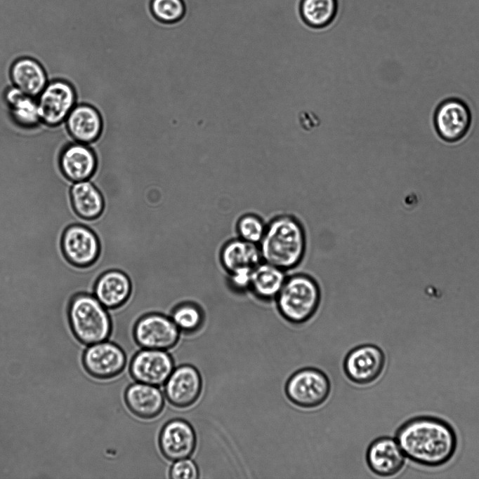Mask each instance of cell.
<instances>
[{"label":"cell","mask_w":479,"mask_h":479,"mask_svg":"<svg viewBox=\"0 0 479 479\" xmlns=\"http://www.w3.org/2000/svg\"><path fill=\"white\" fill-rule=\"evenodd\" d=\"M396 440L405 457L426 467H438L454 457L457 437L446 421L430 416L409 419L397 430Z\"/></svg>","instance_id":"1"},{"label":"cell","mask_w":479,"mask_h":479,"mask_svg":"<svg viewBox=\"0 0 479 479\" xmlns=\"http://www.w3.org/2000/svg\"><path fill=\"white\" fill-rule=\"evenodd\" d=\"M262 261L285 271L297 267L306 252L304 227L295 216L280 214L266 223L263 236L258 245Z\"/></svg>","instance_id":"2"},{"label":"cell","mask_w":479,"mask_h":479,"mask_svg":"<svg viewBox=\"0 0 479 479\" xmlns=\"http://www.w3.org/2000/svg\"><path fill=\"white\" fill-rule=\"evenodd\" d=\"M322 298L317 281L310 275L296 273L287 276L275 299L280 316L293 325H302L316 313Z\"/></svg>","instance_id":"3"},{"label":"cell","mask_w":479,"mask_h":479,"mask_svg":"<svg viewBox=\"0 0 479 479\" xmlns=\"http://www.w3.org/2000/svg\"><path fill=\"white\" fill-rule=\"evenodd\" d=\"M69 318L72 332L81 344L105 341L112 332L108 310L91 294H79L72 299Z\"/></svg>","instance_id":"4"},{"label":"cell","mask_w":479,"mask_h":479,"mask_svg":"<svg viewBox=\"0 0 479 479\" xmlns=\"http://www.w3.org/2000/svg\"><path fill=\"white\" fill-rule=\"evenodd\" d=\"M285 394L297 407L313 409L322 405L329 396L331 383L328 376L315 367H303L287 379Z\"/></svg>","instance_id":"5"},{"label":"cell","mask_w":479,"mask_h":479,"mask_svg":"<svg viewBox=\"0 0 479 479\" xmlns=\"http://www.w3.org/2000/svg\"><path fill=\"white\" fill-rule=\"evenodd\" d=\"M133 335L143 349L166 351L177 344L181 332L169 316L152 312L136 321Z\"/></svg>","instance_id":"6"},{"label":"cell","mask_w":479,"mask_h":479,"mask_svg":"<svg viewBox=\"0 0 479 479\" xmlns=\"http://www.w3.org/2000/svg\"><path fill=\"white\" fill-rule=\"evenodd\" d=\"M472 123L468 104L458 97L442 100L433 114V124L438 135L445 142L454 143L464 139Z\"/></svg>","instance_id":"7"},{"label":"cell","mask_w":479,"mask_h":479,"mask_svg":"<svg viewBox=\"0 0 479 479\" xmlns=\"http://www.w3.org/2000/svg\"><path fill=\"white\" fill-rule=\"evenodd\" d=\"M386 365L383 350L374 344H362L351 349L343 360L346 376L353 383L367 385L375 382Z\"/></svg>","instance_id":"8"},{"label":"cell","mask_w":479,"mask_h":479,"mask_svg":"<svg viewBox=\"0 0 479 479\" xmlns=\"http://www.w3.org/2000/svg\"><path fill=\"white\" fill-rule=\"evenodd\" d=\"M37 97L41 122L50 126L63 122L75 106L74 89L63 80L47 83Z\"/></svg>","instance_id":"9"},{"label":"cell","mask_w":479,"mask_h":479,"mask_svg":"<svg viewBox=\"0 0 479 479\" xmlns=\"http://www.w3.org/2000/svg\"><path fill=\"white\" fill-rule=\"evenodd\" d=\"M126 363V357L123 349L110 342L91 344L83 356L85 370L98 379H110L119 375Z\"/></svg>","instance_id":"10"},{"label":"cell","mask_w":479,"mask_h":479,"mask_svg":"<svg viewBox=\"0 0 479 479\" xmlns=\"http://www.w3.org/2000/svg\"><path fill=\"white\" fill-rule=\"evenodd\" d=\"M174 369L171 356L163 350L143 349L132 358L129 371L136 382L161 386Z\"/></svg>","instance_id":"11"},{"label":"cell","mask_w":479,"mask_h":479,"mask_svg":"<svg viewBox=\"0 0 479 479\" xmlns=\"http://www.w3.org/2000/svg\"><path fill=\"white\" fill-rule=\"evenodd\" d=\"M202 380L199 371L191 365L173 369L164 384V395L169 403L178 408L192 405L199 398Z\"/></svg>","instance_id":"12"},{"label":"cell","mask_w":479,"mask_h":479,"mask_svg":"<svg viewBox=\"0 0 479 479\" xmlns=\"http://www.w3.org/2000/svg\"><path fill=\"white\" fill-rule=\"evenodd\" d=\"M195 432L189 422L173 419L162 427L159 436V447L162 455L169 461L190 457L196 447Z\"/></svg>","instance_id":"13"},{"label":"cell","mask_w":479,"mask_h":479,"mask_svg":"<svg viewBox=\"0 0 479 479\" xmlns=\"http://www.w3.org/2000/svg\"><path fill=\"white\" fill-rule=\"evenodd\" d=\"M62 248L71 263L86 267L98 258L100 243L91 229L81 224H73L68 227L63 234Z\"/></svg>","instance_id":"14"},{"label":"cell","mask_w":479,"mask_h":479,"mask_svg":"<svg viewBox=\"0 0 479 479\" xmlns=\"http://www.w3.org/2000/svg\"><path fill=\"white\" fill-rule=\"evenodd\" d=\"M366 461L374 474L390 477L402 471L405 464V455L396 439L381 436L369 444L366 452Z\"/></svg>","instance_id":"15"},{"label":"cell","mask_w":479,"mask_h":479,"mask_svg":"<svg viewBox=\"0 0 479 479\" xmlns=\"http://www.w3.org/2000/svg\"><path fill=\"white\" fill-rule=\"evenodd\" d=\"M61 173L70 181L77 182L90 180L95 174L97 159L85 144L75 142L65 147L59 159Z\"/></svg>","instance_id":"16"},{"label":"cell","mask_w":479,"mask_h":479,"mask_svg":"<svg viewBox=\"0 0 479 479\" xmlns=\"http://www.w3.org/2000/svg\"><path fill=\"white\" fill-rule=\"evenodd\" d=\"M124 400L131 412L143 419L157 417L164 405V395L156 386L138 382L126 389Z\"/></svg>","instance_id":"17"},{"label":"cell","mask_w":479,"mask_h":479,"mask_svg":"<svg viewBox=\"0 0 479 479\" xmlns=\"http://www.w3.org/2000/svg\"><path fill=\"white\" fill-rule=\"evenodd\" d=\"M129 276L119 269H110L102 274L96 282L93 295L107 309L123 305L131 292Z\"/></svg>","instance_id":"18"},{"label":"cell","mask_w":479,"mask_h":479,"mask_svg":"<svg viewBox=\"0 0 479 479\" xmlns=\"http://www.w3.org/2000/svg\"><path fill=\"white\" fill-rule=\"evenodd\" d=\"M65 121L68 133L77 142L85 144L93 142L101 134L103 121L100 114L89 104L74 106Z\"/></svg>","instance_id":"19"},{"label":"cell","mask_w":479,"mask_h":479,"mask_svg":"<svg viewBox=\"0 0 479 479\" xmlns=\"http://www.w3.org/2000/svg\"><path fill=\"white\" fill-rule=\"evenodd\" d=\"M286 272L261 261L252 270L249 291L261 301H275L287 276Z\"/></svg>","instance_id":"20"},{"label":"cell","mask_w":479,"mask_h":479,"mask_svg":"<svg viewBox=\"0 0 479 479\" xmlns=\"http://www.w3.org/2000/svg\"><path fill=\"white\" fill-rule=\"evenodd\" d=\"M10 76L15 87L33 97H37L48 83L41 64L27 57L19 58L13 63Z\"/></svg>","instance_id":"21"},{"label":"cell","mask_w":479,"mask_h":479,"mask_svg":"<svg viewBox=\"0 0 479 479\" xmlns=\"http://www.w3.org/2000/svg\"><path fill=\"white\" fill-rule=\"evenodd\" d=\"M220 259L228 273L243 267L254 268L262 261L258 245L239 237L232 238L224 244Z\"/></svg>","instance_id":"22"},{"label":"cell","mask_w":479,"mask_h":479,"mask_svg":"<svg viewBox=\"0 0 479 479\" xmlns=\"http://www.w3.org/2000/svg\"><path fill=\"white\" fill-rule=\"evenodd\" d=\"M70 195L74 210L80 217L91 220L102 213L104 208L103 196L91 180L73 182Z\"/></svg>","instance_id":"23"},{"label":"cell","mask_w":479,"mask_h":479,"mask_svg":"<svg viewBox=\"0 0 479 479\" xmlns=\"http://www.w3.org/2000/svg\"><path fill=\"white\" fill-rule=\"evenodd\" d=\"M5 100L14 121L24 128H32L41 121L37 101L14 86L5 91Z\"/></svg>","instance_id":"24"},{"label":"cell","mask_w":479,"mask_h":479,"mask_svg":"<svg viewBox=\"0 0 479 479\" xmlns=\"http://www.w3.org/2000/svg\"><path fill=\"white\" fill-rule=\"evenodd\" d=\"M337 0H301L300 14L304 22L315 29L328 26L336 16Z\"/></svg>","instance_id":"25"},{"label":"cell","mask_w":479,"mask_h":479,"mask_svg":"<svg viewBox=\"0 0 479 479\" xmlns=\"http://www.w3.org/2000/svg\"><path fill=\"white\" fill-rule=\"evenodd\" d=\"M170 317L180 332L186 335H192L199 331L205 320L202 309L191 302L177 305L172 310Z\"/></svg>","instance_id":"26"},{"label":"cell","mask_w":479,"mask_h":479,"mask_svg":"<svg viewBox=\"0 0 479 479\" xmlns=\"http://www.w3.org/2000/svg\"><path fill=\"white\" fill-rule=\"evenodd\" d=\"M266 223L258 215L247 212L239 217L235 224V231L240 238L258 245L261 241Z\"/></svg>","instance_id":"27"},{"label":"cell","mask_w":479,"mask_h":479,"mask_svg":"<svg viewBox=\"0 0 479 479\" xmlns=\"http://www.w3.org/2000/svg\"><path fill=\"white\" fill-rule=\"evenodd\" d=\"M150 8L153 15L165 23L179 20L185 9L183 0H151Z\"/></svg>","instance_id":"28"},{"label":"cell","mask_w":479,"mask_h":479,"mask_svg":"<svg viewBox=\"0 0 479 479\" xmlns=\"http://www.w3.org/2000/svg\"><path fill=\"white\" fill-rule=\"evenodd\" d=\"M253 269L243 267L228 272V284L233 292L243 293L249 291Z\"/></svg>","instance_id":"29"},{"label":"cell","mask_w":479,"mask_h":479,"mask_svg":"<svg viewBox=\"0 0 479 479\" xmlns=\"http://www.w3.org/2000/svg\"><path fill=\"white\" fill-rule=\"evenodd\" d=\"M172 479H197L199 470L196 464L188 458L174 461L169 471Z\"/></svg>","instance_id":"30"}]
</instances>
